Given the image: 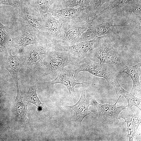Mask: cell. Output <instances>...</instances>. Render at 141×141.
Returning <instances> with one entry per match:
<instances>
[{
	"instance_id": "obj_1",
	"label": "cell",
	"mask_w": 141,
	"mask_h": 141,
	"mask_svg": "<svg viewBox=\"0 0 141 141\" xmlns=\"http://www.w3.org/2000/svg\"><path fill=\"white\" fill-rule=\"evenodd\" d=\"M83 58L70 52L59 50L53 46L50 47L46 51L39 76L57 75L66 66L76 67Z\"/></svg>"
},
{
	"instance_id": "obj_2",
	"label": "cell",
	"mask_w": 141,
	"mask_h": 141,
	"mask_svg": "<svg viewBox=\"0 0 141 141\" xmlns=\"http://www.w3.org/2000/svg\"><path fill=\"white\" fill-rule=\"evenodd\" d=\"M53 46V44L49 42L43 45L31 44L26 46L21 53L24 67L28 68L31 73L35 74L37 71L39 73L47 50Z\"/></svg>"
},
{
	"instance_id": "obj_3",
	"label": "cell",
	"mask_w": 141,
	"mask_h": 141,
	"mask_svg": "<svg viewBox=\"0 0 141 141\" xmlns=\"http://www.w3.org/2000/svg\"><path fill=\"white\" fill-rule=\"evenodd\" d=\"M93 21L90 19L85 21H74L62 25L58 43L56 45L67 46L77 44L81 35Z\"/></svg>"
},
{
	"instance_id": "obj_4",
	"label": "cell",
	"mask_w": 141,
	"mask_h": 141,
	"mask_svg": "<svg viewBox=\"0 0 141 141\" xmlns=\"http://www.w3.org/2000/svg\"><path fill=\"white\" fill-rule=\"evenodd\" d=\"M108 64L96 63L91 60L88 57H86L76 67L74 77H77L80 72L86 71L96 76L105 79L110 84L117 76L116 71Z\"/></svg>"
},
{
	"instance_id": "obj_5",
	"label": "cell",
	"mask_w": 141,
	"mask_h": 141,
	"mask_svg": "<svg viewBox=\"0 0 141 141\" xmlns=\"http://www.w3.org/2000/svg\"><path fill=\"white\" fill-rule=\"evenodd\" d=\"M106 36L93 50L91 55L100 62L125 66V61L113 44L106 39Z\"/></svg>"
},
{
	"instance_id": "obj_6",
	"label": "cell",
	"mask_w": 141,
	"mask_h": 141,
	"mask_svg": "<svg viewBox=\"0 0 141 141\" xmlns=\"http://www.w3.org/2000/svg\"><path fill=\"white\" fill-rule=\"evenodd\" d=\"M18 8L20 20L25 30L40 32L42 19L34 8L30 4L23 2Z\"/></svg>"
},
{
	"instance_id": "obj_7",
	"label": "cell",
	"mask_w": 141,
	"mask_h": 141,
	"mask_svg": "<svg viewBox=\"0 0 141 141\" xmlns=\"http://www.w3.org/2000/svg\"><path fill=\"white\" fill-rule=\"evenodd\" d=\"M49 12L57 17L62 25L70 21H85L90 19V15L87 6H82L77 8H72L49 9Z\"/></svg>"
},
{
	"instance_id": "obj_8",
	"label": "cell",
	"mask_w": 141,
	"mask_h": 141,
	"mask_svg": "<svg viewBox=\"0 0 141 141\" xmlns=\"http://www.w3.org/2000/svg\"><path fill=\"white\" fill-rule=\"evenodd\" d=\"M40 16L42 24L40 32L47 42L53 46L58 44L62 27L59 20L49 12Z\"/></svg>"
},
{
	"instance_id": "obj_9",
	"label": "cell",
	"mask_w": 141,
	"mask_h": 141,
	"mask_svg": "<svg viewBox=\"0 0 141 141\" xmlns=\"http://www.w3.org/2000/svg\"><path fill=\"white\" fill-rule=\"evenodd\" d=\"M121 96L120 95L116 103L113 104H102L94 99L92 100V103L96 106L98 111V119L103 124H106L110 122L116 125L119 122L118 118L119 114L122 110L126 109L127 107L123 105L119 107L116 105Z\"/></svg>"
},
{
	"instance_id": "obj_10",
	"label": "cell",
	"mask_w": 141,
	"mask_h": 141,
	"mask_svg": "<svg viewBox=\"0 0 141 141\" xmlns=\"http://www.w3.org/2000/svg\"><path fill=\"white\" fill-rule=\"evenodd\" d=\"M106 36L98 37L90 40L78 42L72 45H55L53 46L59 50L69 52L76 56L84 58L91 55L93 50Z\"/></svg>"
},
{
	"instance_id": "obj_11",
	"label": "cell",
	"mask_w": 141,
	"mask_h": 141,
	"mask_svg": "<svg viewBox=\"0 0 141 141\" xmlns=\"http://www.w3.org/2000/svg\"><path fill=\"white\" fill-rule=\"evenodd\" d=\"M10 42L11 46L18 50L21 53L27 46L31 44L42 45L48 42L39 32L25 30L22 35L16 37H11Z\"/></svg>"
},
{
	"instance_id": "obj_12",
	"label": "cell",
	"mask_w": 141,
	"mask_h": 141,
	"mask_svg": "<svg viewBox=\"0 0 141 141\" xmlns=\"http://www.w3.org/2000/svg\"><path fill=\"white\" fill-rule=\"evenodd\" d=\"M74 66H69L65 67L57 75V77L54 80L50 81L45 82L49 85H54L59 83L65 86L68 90L69 96L75 92L74 87L77 85L84 84H91L88 82L78 83L75 79L74 72L76 68Z\"/></svg>"
},
{
	"instance_id": "obj_13",
	"label": "cell",
	"mask_w": 141,
	"mask_h": 141,
	"mask_svg": "<svg viewBox=\"0 0 141 141\" xmlns=\"http://www.w3.org/2000/svg\"><path fill=\"white\" fill-rule=\"evenodd\" d=\"M107 13L112 17L141 16V0H132Z\"/></svg>"
},
{
	"instance_id": "obj_14",
	"label": "cell",
	"mask_w": 141,
	"mask_h": 141,
	"mask_svg": "<svg viewBox=\"0 0 141 141\" xmlns=\"http://www.w3.org/2000/svg\"><path fill=\"white\" fill-rule=\"evenodd\" d=\"M91 105L92 104L86 97L85 89H84L79 101L74 105H67L66 107L71 108L75 112L76 118L72 121L80 126L83 120L86 116L90 115H95V113L91 112L89 108V106Z\"/></svg>"
},
{
	"instance_id": "obj_15",
	"label": "cell",
	"mask_w": 141,
	"mask_h": 141,
	"mask_svg": "<svg viewBox=\"0 0 141 141\" xmlns=\"http://www.w3.org/2000/svg\"><path fill=\"white\" fill-rule=\"evenodd\" d=\"M11 49L10 46L8 50V56L4 65L11 74L17 87L19 86L18 73L20 68L24 67V61L21 53H17L14 55H13L11 53Z\"/></svg>"
},
{
	"instance_id": "obj_16",
	"label": "cell",
	"mask_w": 141,
	"mask_h": 141,
	"mask_svg": "<svg viewBox=\"0 0 141 141\" xmlns=\"http://www.w3.org/2000/svg\"><path fill=\"white\" fill-rule=\"evenodd\" d=\"M89 27L93 28L97 37L111 33L117 35L119 34L118 30L114 27L113 21L111 18L102 20L101 22L97 19L92 21Z\"/></svg>"
},
{
	"instance_id": "obj_17",
	"label": "cell",
	"mask_w": 141,
	"mask_h": 141,
	"mask_svg": "<svg viewBox=\"0 0 141 141\" xmlns=\"http://www.w3.org/2000/svg\"><path fill=\"white\" fill-rule=\"evenodd\" d=\"M30 78V86L28 91L23 97L24 100L28 103H32L39 108L45 112H48V110L46 106L44 103H41L38 96L36 84L37 81L35 78V74L31 73Z\"/></svg>"
},
{
	"instance_id": "obj_18",
	"label": "cell",
	"mask_w": 141,
	"mask_h": 141,
	"mask_svg": "<svg viewBox=\"0 0 141 141\" xmlns=\"http://www.w3.org/2000/svg\"><path fill=\"white\" fill-rule=\"evenodd\" d=\"M125 66V68L119 72L125 73L131 77L133 82L131 92L134 95H136L141 90V85L139 80L141 74V62L133 66Z\"/></svg>"
},
{
	"instance_id": "obj_19",
	"label": "cell",
	"mask_w": 141,
	"mask_h": 141,
	"mask_svg": "<svg viewBox=\"0 0 141 141\" xmlns=\"http://www.w3.org/2000/svg\"><path fill=\"white\" fill-rule=\"evenodd\" d=\"M124 119L127 125V137L129 141H132L138 127L141 122L140 112L133 114H122L119 116Z\"/></svg>"
},
{
	"instance_id": "obj_20",
	"label": "cell",
	"mask_w": 141,
	"mask_h": 141,
	"mask_svg": "<svg viewBox=\"0 0 141 141\" xmlns=\"http://www.w3.org/2000/svg\"><path fill=\"white\" fill-rule=\"evenodd\" d=\"M110 84L112 85L115 88V95L121 94L125 97L128 103V109L133 111L132 107L134 106L141 110V99L135 97L131 92L124 89L119 83L117 77Z\"/></svg>"
},
{
	"instance_id": "obj_21",
	"label": "cell",
	"mask_w": 141,
	"mask_h": 141,
	"mask_svg": "<svg viewBox=\"0 0 141 141\" xmlns=\"http://www.w3.org/2000/svg\"><path fill=\"white\" fill-rule=\"evenodd\" d=\"M126 20L122 24L114 25V27L125 28L134 32H138L140 34L141 28V16H132L126 17Z\"/></svg>"
},
{
	"instance_id": "obj_22",
	"label": "cell",
	"mask_w": 141,
	"mask_h": 141,
	"mask_svg": "<svg viewBox=\"0 0 141 141\" xmlns=\"http://www.w3.org/2000/svg\"><path fill=\"white\" fill-rule=\"evenodd\" d=\"M17 88V92L16 98L14 101V108L16 114L20 119L26 122L28 120L27 117V106L22 101L23 97L20 95L19 88Z\"/></svg>"
},
{
	"instance_id": "obj_23",
	"label": "cell",
	"mask_w": 141,
	"mask_h": 141,
	"mask_svg": "<svg viewBox=\"0 0 141 141\" xmlns=\"http://www.w3.org/2000/svg\"><path fill=\"white\" fill-rule=\"evenodd\" d=\"M11 39L9 28L0 21V53L8 51Z\"/></svg>"
},
{
	"instance_id": "obj_24",
	"label": "cell",
	"mask_w": 141,
	"mask_h": 141,
	"mask_svg": "<svg viewBox=\"0 0 141 141\" xmlns=\"http://www.w3.org/2000/svg\"><path fill=\"white\" fill-rule=\"evenodd\" d=\"M56 0H31V4L40 15L49 12L51 5Z\"/></svg>"
},
{
	"instance_id": "obj_25",
	"label": "cell",
	"mask_w": 141,
	"mask_h": 141,
	"mask_svg": "<svg viewBox=\"0 0 141 141\" xmlns=\"http://www.w3.org/2000/svg\"><path fill=\"white\" fill-rule=\"evenodd\" d=\"M132 0H112L110 1L109 5L103 10L99 11L97 13L96 18L97 19L102 14L107 13L111 10L122 5Z\"/></svg>"
},
{
	"instance_id": "obj_26",
	"label": "cell",
	"mask_w": 141,
	"mask_h": 141,
	"mask_svg": "<svg viewBox=\"0 0 141 141\" xmlns=\"http://www.w3.org/2000/svg\"><path fill=\"white\" fill-rule=\"evenodd\" d=\"M90 4L89 0H67L61 5L59 9L67 8H73L77 6H88Z\"/></svg>"
},
{
	"instance_id": "obj_27",
	"label": "cell",
	"mask_w": 141,
	"mask_h": 141,
	"mask_svg": "<svg viewBox=\"0 0 141 141\" xmlns=\"http://www.w3.org/2000/svg\"><path fill=\"white\" fill-rule=\"evenodd\" d=\"M96 37L93 30L90 27L81 35L78 40V42L88 41Z\"/></svg>"
},
{
	"instance_id": "obj_28",
	"label": "cell",
	"mask_w": 141,
	"mask_h": 141,
	"mask_svg": "<svg viewBox=\"0 0 141 141\" xmlns=\"http://www.w3.org/2000/svg\"><path fill=\"white\" fill-rule=\"evenodd\" d=\"M22 2L21 0H0V5H9L18 8Z\"/></svg>"
},
{
	"instance_id": "obj_29",
	"label": "cell",
	"mask_w": 141,
	"mask_h": 141,
	"mask_svg": "<svg viewBox=\"0 0 141 141\" xmlns=\"http://www.w3.org/2000/svg\"><path fill=\"white\" fill-rule=\"evenodd\" d=\"M102 2V3L103 4L105 2H109L112 0H100Z\"/></svg>"
},
{
	"instance_id": "obj_30",
	"label": "cell",
	"mask_w": 141,
	"mask_h": 141,
	"mask_svg": "<svg viewBox=\"0 0 141 141\" xmlns=\"http://www.w3.org/2000/svg\"><path fill=\"white\" fill-rule=\"evenodd\" d=\"M67 0H62V4L65 1H66Z\"/></svg>"
},
{
	"instance_id": "obj_31",
	"label": "cell",
	"mask_w": 141,
	"mask_h": 141,
	"mask_svg": "<svg viewBox=\"0 0 141 141\" xmlns=\"http://www.w3.org/2000/svg\"><path fill=\"white\" fill-rule=\"evenodd\" d=\"M1 91L0 90V95L1 94Z\"/></svg>"
}]
</instances>
